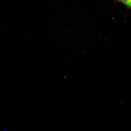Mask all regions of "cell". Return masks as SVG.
<instances>
[{"mask_svg":"<svg viewBox=\"0 0 131 131\" xmlns=\"http://www.w3.org/2000/svg\"><path fill=\"white\" fill-rule=\"evenodd\" d=\"M114 3H120L131 10V0H114Z\"/></svg>","mask_w":131,"mask_h":131,"instance_id":"1","label":"cell"}]
</instances>
